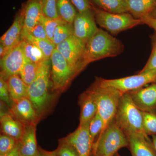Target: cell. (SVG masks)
<instances>
[{
    "label": "cell",
    "instance_id": "cell-32",
    "mask_svg": "<svg viewBox=\"0 0 156 156\" xmlns=\"http://www.w3.org/2000/svg\"><path fill=\"white\" fill-rule=\"evenodd\" d=\"M103 128V120L97 112V113L90 121L89 124V133L94 143L95 137L98 135H99L102 132Z\"/></svg>",
    "mask_w": 156,
    "mask_h": 156
},
{
    "label": "cell",
    "instance_id": "cell-33",
    "mask_svg": "<svg viewBox=\"0 0 156 156\" xmlns=\"http://www.w3.org/2000/svg\"><path fill=\"white\" fill-rule=\"evenodd\" d=\"M44 16L51 18L59 17L57 10V0H41Z\"/></svg>",
    "mask_w": 156,
    "mask_h": 156
},
{
    "label": "cell",
    "instance_id": "cell-43",
    "mask_svg": "<svg viewBox=\"0 0 156 156\" xmlns=\"http://www.w3.org/2000/svg\"><path fill=\"white\" fill-rule=\"evenodd\" d=\"M152 142L153 143L154 147L156 151V135H153L152 136Z\"/></svg>",
    "mask_w": 156,
    "mask_h": 156
},
{
    "label": "cell",
    "instance_id": "cell-14",
    "mask_svg": "<svg viewBox=\"0 0 156 156\" xmlns=\"http://www.w3.org/2000/svg\"><path fill=\"white\" fill-rule=\"evenodd\" d=\"M128 92L133 102L140 111L156 113V83L146 88Z\"/></svg>",
    "mask_w": 156,
    "mask_h": 156
},
{
    "label": "cell",
    "instance_id": "cell-31",
    "mask_svg": "<svg viewBox=\"0 0 156 156\" xmlns=\"http://www.w3.org/2000/svg\"><path fill=\"white\" fill-rule=\"evenodd\" d=\"M18 141L12 136L1 134L0 136V155L5 154L13 151L18 146Z\"/></svg>",
    "mask_w": 156,
    "mask_h": 156
},
{
    "label": "cell",
    "instance_id": "cell-10",
    "mask_svg": "<svg viewBox=\"0 0 156 156\" xmlns=\"http://www.w3.org/2000/svg\"><path fill=\"white\" fill-rule=\"evenodd\" d=\"M25 60L21 41L1 58V76L6 80L10 76L19 75Z\"/></svg>",
    "mask_w": 156,
    "mask_h": 156
},
{
    "label": "cell",
    "instance_id": "cell-20",
    "mask_svg": "<svg viewBox=\"0 0 156 156\" xmlns=\"http://www.w3.org/2000/svg\"><path fill=\"white\" fill-rule=\"evenodd\" d=\"M1 129L2 134L12 136L18 141L25 131L26 125L9 113L1 112Z\"/></svg>",
    "mask_w": 156,
    "mask_h": 156
},
{
    "label": "cell",
    "instance_id": "cell-45",
    "mask_svg": "<svg viewBox=\"0 0 156 156\" xmlns=\"http://www.w3.org/2000/svg\"><path fill=\"white\" fill-rule=\"evenodd\" d=\"M114 156H120L118 154V153L117 154H115V155Z\"/></svg>",
    "mask_w": 156,
    "mask_h": 156
},
{
    "label": "cell",
    "instance_id": "cell-12",
    "mask_svg": "<svg viewBox=\"0 0 156 156\" xmlns=\"http://www.w3.org/2000/svg\"><path fill=\"white\" fill-rule=\"evenodd\" d=\"M92 10L83 13L78 12L73 23L74 35L86 44L98 29Z\"/></svg>",
    "mask_w": 156,
    "mask_h": 156
},
{
    "label": "cell",
    "instance_id": "cell-34",
    "mask_svg": "<svg viewBox=\"0 0 156 156\" xmlns=\"http://www.w3.org/2000/svg\"><path fill=\"white\" fill-rule=\"evenodd\" d=\"M56 151L57 156H79L75 149L64 138L58 140V147Z\"/></svg>",
    "mask_w": 156,
    "mask_h": 156
},
{
    "label": "cell",
    "instance_id": "cell-30",
    "mask_svg": "<svg viewBox=\"0 0 156 156\" xmlns=\"http://www.w3.org/2000/svg\"><path fill=\"white\" fill-rule=\"evenodd\" d=\"M143 127L148 136L156 135V113L142 112Z\"/></svg>",
    "mask_w": 156,
    "mask_h": 156
},
{
    "label": "cell",
    "instance_id": "cell-25",
    "mask_svg": "<svg viewBox=\"0 0 156 156\" xmlns=\"http://www.w3.org/2000/svg\"><path fill=\"white\" fill-rule=\"evenodd\" d=\"M57 10L60 18L67 23L73 24L78 13L70 0H57Z\"/></svg>",
    "mask_w": 156,
    "mask_h": 156
},
{
    "label": "cell",
    "instance_id": "cell-6",
    "mask_svg": "<svg viewBox=\"0 0 156 156\" xmlns=\"http://www.w3.org/2000/svg\"><path fill=\"white\" fill-rule=\"evenodd\" d=\"M95 21L101 27L113 35L142 24L140 19L133 17L130 13H113L103 10L92 8Z\"/></svg>",
    "mask_w": 156,
    "mask_h": 156
},
{
    "label": "cell",
    "instance_id": "cell-19",
    "mask_svg": "<svg viewBox=\"0 0 156 156\" xmlns=\"http://www.w3.org/2000/svg\"><path fill=\"white\" fill-rule=\"evenodd\" d=\"M18 147L21 156H38L36 126H26L24 133L18 141Z\"/></svg>",
    "mask_w": 156,
    "mask_h": 156
},
{
    "label": "cell",
    "instance_id": "cell-37",
    "mask_svg": "<svg viewBox=\"0 0 156 156\" xmlns=\"http://www.w3.org/2000/svg\"><path fill=\"white\" fill-rule=\"evenodd\" d=\"M27 31L32 36L37 38L49 40L48 38L44 27L42 23H38L31 29Z\"/></svg>",
    "mask_w": 156,
    "mask_h": 156
},
{
    "label": "cell",
    "instance_id": "cell-40",
    "mask_svg": "<svg viewBox=\"0 0 156 156\" xmlns=\"http://www.w3.org/2000/svg\"><path fill=\"white\" fill-rule=\"evenodd\" d=\"M39 156H57V155L56 150L52 151H49L39 147Z\"/></svg>",
    "mask_w": 156,
    "mask_h": 156
},
{
    "label": "cell",
    "instance_id": "cell-15",
    "mask_svg": "<svg viewBox=\"0 0 156 156\" xmlns=\"http://www.w3.org/2000/svg\"><path fill=\"white\" fill-rule=\"evenodd\" d=\"M132 156H156L152 140L147 134L133 133L126 134Z\"/></svg>",
    "mask_w": 156,
    "mask_h": 156
},
{
    "label": "cell",
    "instance_id": "cell-46",
    "mask_svg": "<svg viewBox=\"0 0 156 156\" xmlns=\"http://www.w3.org/2000/svg\"><path fill=\"white\" fill-rule=\"evenodd\" d=\"M94 156V155H92V156Z\"/></svg>",
    "mask_w": 156,
    "mask_h": 156
},
{
    "label": "cell",
    "instance_id": "cell-22",
    "mask_svg": "<svg viewBox=\"0 0 156 156\" xmlns=\"http://www.w3.org/2000/svg\"><path fill=\"white\" fill-rule=\"evenodd\" d=\"M6 81L12 101L28 98V86L23 81L19 75L10 76Z\"/></svg>",
    "mask_w": 156,
    "mask_h": 156
},
{
    "label": "cell",
    "instance_id": "cell-18",
    "mask_svg": "<svg viewBox=\"0 0 156 156\" xmlns=\"http://www.w3.org/2000/svg\"><path fill=\"white\" fill-rule=\"evenodd\" d=\"M23 19V29L29 31L38 23L42 16L41 0H27L21 7Z\"/></svg>",
    "mask_w": 156,
    "mask_h": 156
},
{
    "label": "cell",
    "instance_id": "cell-29",
    "mask_svg": "<svg viewBox=\"0 0 156 156\" xmlns=\"http://www.w3.org/2000/svg\"><path fill=\"white\" fill-rule=\"evenodd\" d=\"M40 22L43 23L48 38L52 42H53V34L56 27L66 23L60 17L57 18H49L45 17L44 15L42 16Z\"/></svg>",
    "mask_w": 156,
    "mask_h": 156
},
{
    "label": "cell",
    "instance_id": "cell-47",
    "mask_svg": "<svg viewBox=\"0 0 156 156\" xmlns=\"http://www.w3.org/2000/svg\"><path fill=\"white\" fill-rule=\"evenodd\" d=\"M38 156H39V155H38Z\"/></svg>",
    "mask_w": 156,
    "mask_h": 156
},
{
    "label": "cell",
    "instance_id": "cell-27",
    "mask_svg": "<svg viewBox=\"0 0 156 156\" xmlns=\"http://www.w3.org/2000/svg\"><path fill=\"white\" fill-rule=\"evenodd\" d=\"M41 62L33 63L25 60L19 75L27 85L29 86L35 80L38 74Z\"/></svg>",
    "mask_w": 156,
    "mask_h": 156
},
{
    "label": "cell",
    "instance_id": "cell-41",
    "mask_svg": "<svg viewBox=\"0 0 156 156\" xmlns=\"http://www.w3.org/2000/svg\"><path fill=\"white\" fill-rule=\"evenodd\" d=\"M0 156H21L20 154L19 150H18V146L13 151L8 153L0 155Z\"/></svg>",
    "mask_w": 156,
    "mask_h": 156
},
{
    "label": "cell",
    "instance_id": "cell-2",
    "mask_svg": "<svg viewBox=\"0 0 156 156\" xmlns=\"http://www.w3.org/2000/svg\"><path fill=\"white\" fill-rule=\"evenodd\" d=\"M50 60L42 62L35 80L28 86V98L31 101L40 119L48 111L54 100L50 77Z\"/></svg>",
    "mask_w": 156,
    "mask_h": 156
},
{
    "label": "cell",
    "instance_id": "cell-7",
    "mask_svg": "<svg viewBox=\"0 0 156 156\" xmlns=\"http://www.w3.org/2000/svg\"><path fill=\"white\" fill-rule=\"evenodd\" d=\"M51 82L56 93L63 92L79 73L70 66L66 59L55 49L50 58Z\"/></svg>",
    "mask_w": 156,
    "mask_h": 156
},
{
    "label": "cell",
    "instance_id": "cell-3",
    "mask_svg": "<svg viewBox=\"0 0 156 156\" xmlns=\"http://www.w3.org/2000/svg\"><path fill=\"white\" fill-rule=\"evenodd\" d=\"M114 121L126 134H146L144 129L142 112L135 105L128 92L121 96Z\"/></svg>",
    "mask_w": 156,
    "mask_h": 156
},
{
    "label": "cell",
    "instance_id": "cell-28",
    "mask_svg": "<svg viewBox=\"0 0 156 156\" xmlns=\"http://www.w3.org/2000/svg\"><path fill=\"white\" fill-rule=\"evenodd\" d=\"M74 35L73 24L66 23L56 27L53 34V43L57 46L61 42Z\"/></svg>",
    "mask_w": 156,
    "mask_h": 156
},
{
    "label": "cell",
    "instance_id": "cell-23",
    "mask_svg": "<svg viewBox=\"0 0 156 156\" xmlns=\"http://www.w3.org/2000/svg\"><path fill=\"white\" fill-rule=\"evenodd\" d=\"M22 40L29 42L41 49L47 60H50L53 50L56 48V46L53 42L49 40H43L34 37L23 29L22 31Z\"/></svg>",
    "mask_w": 156,
    "mask_h": 156
},
{
    "label": "cell",
    "instance_id": "cell-44",
    "mask_svg": "<svg viewBox=\"0 0 156 156\" xmlns=\"http://www.w3.org/2000/svg\"><path fill=\"white\" fill-rule=\"evenodd\" d=\"M149 16L151 17H154V18H156V7L155 9L152 11Z\"/></svg>",
    "mask_w": 156,
    "mask_h": 156
},
{
    "label": "cell",
    "instance_id": "cell-35",
    "mask_svg": "<svg viewBox=\"0 0 156 156\" xmlns=\"http://www.w3.org/2000/svg\"><path fill=\"white\" fill-rule=\"evenodd\" d=\"M153 70H156V36L153 42L151 56L144 67L138 73H144Z\"/></svg>",
    "mask_w": 156,
    "mask_h": 156
},
{
    "label": "cell",
    "instance_id": "cell-9",
    "mask_svg": "<svg viewBox=\"0 0 156 156\" xmlns=\"http://www.w3.org/2000/svg\"><path fill=\"white\" fill-rule=\"evenodd\" d=\"M86 45L73 35L57 45L56 49L66 59L70 66L80 73L83 70L81 63Z\"/></svg>",
    "mask_w": 156,
    "mask_h": 156
},
{
    "label": "cell",
    "instance_id": "cell-21",
    "mask_svg": "<svg viewBox=\"0 0 156 156\" xmlns=\"http://www.w3.org/2000/svg\"><path fill=\"white\" fill-rule=\"evenodd\" d=\"M128 12L136 19L149 16L156 7V0H127Z\"/></svg>",
    "mask_w": 156,
    "mask_h": 156
},
{
    "label": "cell",
    "instance_id": "cell-42",
    "mask_svg": "<svg viewBox=\"0 0 156 156\" xmlns=\"http://www.w3.org/2000/svg\"><path fill=\"white\" fill-rule=\"evenodd\" d=\"M6 50L5 47L2 44H0V56H1V58L3 57L4 55L6 54Z\"/></svg>",
    "mask_w": 156,
    "mask_h": 156
},
{
    "label": "cell",
    "instance_id": "cell-13",
    "mask_svg": "<svg viewBox=\"0 0 156 156\" xmlns=\"http://www.w3.org/2000/svg\"><path fill=\"white\" fill-rule=\"evenodd\" d=\"M9 112L26 126H37L41 119L28 98L12 101Z\"/></svg>",
    "mask_w": 156,
    "mask_h": 156
},
{
    "label": "cell",
    "instance_id": "cell-16",
    "mask_svg": "<svg viewBox=\"0 0 156 156\" xmlns=\"http://www.w3.org/2000/svg\"><path fill=\"white\" fill-rule=\"evenodd\" d=\"M23 28V15L22 10L20 9L11 27L2 36L0 39L1 44L5 47L6 53L22 41Z\"/></svg>",
    "mask_w": 156,
    "mask_h": 156
},
{
    "label": "cell",
    "instance_id": "cell-11",
    "mask_svg": "<svg viewBox=\"0 0 156 156\" xmlns=\"http://www.w3.org/2000/svg\"><path fill=\"white\" fill-rule=\"evenodd\" d=\"M89 122L79 125L75 131L64 138L75 149L79 156L92 155L94 142L89 133Z\"/></svg>",
    "mask_w": 156,
    "mask_h": 156
},
{
    "label": "cell",
    "instance_id": "cell-26",
    "mask_svg": "<svg viewBox=\"0 0 156 156\" xmlns=\"http://www.w3.org/2000/svg\"><path fill=\"white\" fill-rule=\"evenodd\" d=\"M22 42L26 60L38 63L47 60L42 50L35 45L24 40Z\"/></svg>",
    "mask_w": 156,
    "mask_h": 156
},
{
    "label": "cell",
    "instance_id": "cell-4",
    "mask_svg": "<svg viewBox=\"0 0 156 156\" xmlns=\"http://www.w3.org/2000/svg\"><path fill=\"white\" fill-rule=\"evenodd\" d=\"M128 146V136L114 120L94 142L92 154L114 156L120 149Z\"/></svg>",
    "mask_w": 156,
    "mask_h": 156
},
{
    "label": "cell",
    "instance_id": "cell-36",
    "mask_svg": "<svg viewBox=\"0 0 156 156\" xmlns=\"http://www.w3.org/2000/svg\"><path fill=\"white\" fill-rule=\"evenodd\" d=\"M0 98L1 101L11 105L12 101L10 98L7 81L2 76H0Z\"/></svg>",
    "mask_w": 156,
    "mask_h": 156
},
{
    "label": "cell",
    "instance_id": "cell-24",
    "mask_svg": "<svg viewBox=\"0 0 156 156\" xmlns=\"http://www.w3.org/2000/svg\"><path fill=\"white\" fill-rule=\"evenodd\" d=\"M103 9L113 13H123L128 12L127 0H90Z\"/></svg>",
    "mask_w": 156,
    "mask_h": 156
},
{
    "label": "cell",
    "instance_id": "cell-38",
    "mask_svg": "<svg viewBox=\"0 0 156 156\" xmlns=\"http://www.w3.org/2000/svg\"><path fill=\"white\" fill-rule=\"evenodd\" d=\"M76 7L78 13H83L92 10L90 0H70Z\"/></svg>",
    "mask_w": 156,
    "mask_h": 156
},
{
    "label": "cell",
    "instance_id": "cell-5",
    "mask_svg": "<svg viewBox=\"0 0 156 156\" xmlns=\"http://www.w3.org/2000/svg\"><path fill=\"white\" fill-rule=\"evenodd\" d=\"M89 88L95 93L97 99L98 113L103 121L102 133L114 120L122 94L116 89L111 87H100L94 83Z\"/></svg>",
    "mask_w": 156,
    "mask_h": 156
},
{
    "label": "cell",
    "instance_id": "cell-1",
    "mask_svg": "<svg viewBox=\"0 0 156 156\" xmlns=\"http://www.w3.org/2000/svg\"><path fill=\"white\" fill-rule=\"evenodd\" d=\"M124 50V45L121 41L110 34L108 32L98 28L86 44L82 67L84 69L91 62L118 56Z\"/></svg>",
    "mask_w": 156,
    "mask_h": 156
},
{
    "label": "cell",
    "instance_id": "cell-17",
    "mask_svg": "<svg viewBox=\"0 0 156 156\" xmlns=\"http://www.w3.org/2000/svg\"><path fill=\"white\" fill-rule=\"evenodd\" d=\"M79 104L80 107V124L90 122L98 112L97 99L95 93L89 88L79 96Z\"/></svg>",
    "mask_w": 156,
    "mask_h": 156
},
{
    "label": "cell",
    "instance_id": "cell-39",
    "mask_svg": "<svg viewBox=\"0 0 156 156\" xmlns=\"http://www.w3.org/2000/svg\"><path fill=\"white\" fill-rule=\"evenodd\" d=\"M143 24H145L151 28L153 29L156 32V18L147 16L140 19Z\"/></svg>",
    "mask_w": 156,
    "mask_h": 156
},
{
    "label": "cell",
    "instance_id": "cell-8",
    "mask_svg": "<svg viewBox=\"0 0 156 156\" xmlns=\"http://www.w3.org/2000/svg\"><path fill=\"white\" fill-rule=\"evenodd\" d=\"M156 83V70L119 79L106 80L97 78L94 83L103 87H111L122 94L140 89L150 83Z\"/></svg>",
    "mask_w": 156,
    "mask_h": 156
}]
</instances>
